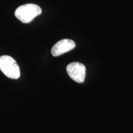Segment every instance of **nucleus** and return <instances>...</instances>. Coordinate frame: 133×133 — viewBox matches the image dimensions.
I'll return each mask as SVG.
<instances>
[{
	"label": "nucleus",
	"mask_w": 133,
	"mask_h": 133,
	"mask_svg": "<svg viewBox=\"0 0 133 133\" xmlns=\"http://www.w3.org/2000/svg\"><path fill=\"white\" fill-rule=\"evenodd\" d=\"M75 46V43L71 39H63L54 44L51 49V54L54 57H57L71 51Z\"/></svg>",
	"instance_id": "4"
},
{
	"label": "nucleus",
	"mask_w": 133,
	"mask_h": 133,
	"mask_svg": "<svg viewBox=\"0 0 133 133\" xmlns=\"http://www.w3.org/2000/svg\"><path fill=\"white\" fill-rule=\"evenodd\" d=\"M42 12L41 8L35 4H25L17 8L15 11V16L24 24H28Z\"/></svg>",
	"instance_id": "1"
},
{
	"label": "nucleus",
	"mask_w": 133,
	"mask_h": 133,
	"mask_svg": "<svg viewBox=\"0 0 133 133\" xmlns=\"http://www.w3.org/2000/svg\"><path fill=\"white\" fill-rule=\"evenodd\" d=\"M0 70L9 78L17 79L21 76L17 63L9 56L4 55L0 57Z\"/></svg>",
	"instance_id": "2"
},
{
	"label": "nucleus",
	"mask_w": 133,
	"mask_h": 133,
	"mask_svg": "<svg viewBox=\"0 0 133 133\" xmlns=\"http://www.w3.org/2000/svg\"><path fill=\"white\" fill-rule=\"evenodd\" d=\"M66 71L73 80L78 83L84 81L86 77V67L79 62H72L66 66Z\"/></svg>",
	"instance_id": "3"
}]
</instances>
